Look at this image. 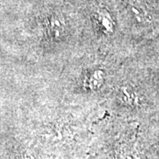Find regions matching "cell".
Wrapping results in <instances>:
<instances>
[{
    "label": "cell",
    "mask_w": 159,
    "mask_h": 159,
    "mask_svg": "<svg viewBox=\"0 0 159 159\" xmlns=\"http://www.w3.org/2000/svg\"><path fill=\"white\" fill-rule=\"evenodd\" d=\"M118 99L122 104L130 108H141L147 102L144 93L136 86L124 84L118 91Z\"/></svg>",
    "instance_id": "1"
},
{
    "label": "cell",
    "mask_w": 159,
    "mask_h": 159,
    "mask_svg": "<svg viewBox=\"0 0 159 159\" xmlns=\"http://www.w3.org/2000/svg\"><path fill=\"white\" fill-rule=\"evenodd\" d=\"M46 31L54 40H59L66 32V26L64 21L57 17H51L46 21Z\"/></svg>",
    "instance_id": "2"
},
{
    "label": "cell",
    "mask_w": 159,
    "mask_h": 159,
    "mask_svg": "<svg viewBox=\"0 0 159 159\" xmlns=\"http://www.w3.org/2000/svg\"><path fill=\"white\" fill-rule=\"evenodd\" d=\"M103 80H104L103 72L97 70V71L91 73L89 75H88L86 77L84 82H85V86L87 88L91 89H96L102 86Z\"/></svg>",
    "instance_id": "3"
},
{
    "label": "cell",
    "mask_w": 159,
    "mask_h": 159,
    "mask_svg": "<svg viewBox=\"0 0 159 159\" xmlns=\"http://www.w3.org/2000/svg\"><path fill=\"white\" fill-rule=\"evenodd\" d=\"M97 21L103 33L111 34L114 31V22L109 13L100 12L97 15Z\"/></svg>",
    "instance_id": "4"
}]
</instances>
